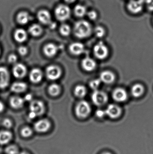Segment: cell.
Segmentation results:
<instances>
[{"instance_id":"26","label":"cell","mask_w":153,"mask_h":154,"mask_svg":"<svg viewBox=\"0 0 153 154\" xmlns=\"http://www.w3.org/2000/svg\"><path fill=\"white\" fill-rule=\"evenodd\" d=\"M28 32L33 37H37L40 36L43 32V29L39 24H33L29 28Z\"/></svg>"},{"instance_id":"22","label":"cell","mask_w":153,"mask_h":154,"mask_svg":"<svg viewBox=\"0 0 153 154\" xmlns=\"http://www.w3.org/2000/svg\"><path fill=\"white\" fill-rule=\"evenodd\" d=\"M13 38L17 42L23 43L28 38V33L24 29H18L14 31Z\"/></svg>"},{"instance_id":"33","label":"cell","mask_w":153,"mask_h":154,"mask_svg":"<svg viewBox=\"0 0 153 154\" xmlns=\"http://www.w3.org/2000/svg\"><path fill=\"white\" fill-rule=\"evenodd\" d=\"M5 152L6 154H19V150L16 146H8L5 148Z\"/></svg>"},{"instance_id":"7","label":"cell","mask_w":153,"mask_h":154,"mask_svg":"<svg viewBox=\"0 0 153 154\" xmlns=\"http://www.w3.org/2000/svg\"><path fill=\"white\" fill-rule=\"evenodd\" d=\"M46 75L48 79L52 81L56 80L62 76V70L58 66L50 65L46 69Z\"/></svg>"},{"instance_id":"27","label":"cell","mask_w":153,"mask_h":154,"mask_svg":"<svg viewBox=\"0 0 153 154\" xmlns=\"http://www.w3.org/2000/svg\"><path fill=\"white\" fill-rule=\"evenodd\" d=\"M87 89L85 86L82 85H77L75 88L74 93L77 97L82 98L86 96L87 94Z\"/></svg>"},{"instance_id":"47","label":"cell","mask_w":153,"mask_h":154,"mask_svg":"<svg viewBox=\"0 0 153 154\" xmlns=\"http://www.w3.org/2000/svg\"><path fill=\"white\" fill-rule=\"evenodd\" d=\"M1 47H0V54H1Z\"/></svg>"},{"instance_id":"39","label":"cell","mask_w":153,"mask_h":154,"mask_svg":"<svg viewBox=\"0 0 153 154\" xmlns=\"http://www.w3.org/2000/svg\"><path fill=\"white\" fill-rule=\"evenodd\" d=\"M2 125L6 128H10L13 125L12 122L9 119H5L2 122Z\"/></svg>"},{"instance_id":"24","label":"cell","mask_w":153,"mask_h":154,"mask_svg":"<svg viewBox=\"0 0 153 154\" xmlns=\"http://www.w3.org/2000/svg\"><path fill=\"white\" fill-rule=\"evenodd\" d=\"M12 134L10 131H0V145L7 144L12 139Z\"/></svg>"},{"instance_id":"17","label":"cell","mask_w":153,"mask_h":154,"mask_svg":"<svg viewBox=\"0 0 153 154\" xmlns=\"http://www.w3.org/2000/svg\"><path fill=\"white\" fill-rule=\"evenodd\" d=\"M43 74L41 69L39 68L33 69L30 72V81L32 83L37 84L42 81Z\"/></svg>"},{"instance_id":"32","label":"cell","mask_w":153,"mask_h":154,"mask_svg":"<svg viewBox=\"0 0 153 154\" xmlns=\"http://www.w3.org/2000/svg\"><path fill=\"white\" fill-rule=\"evenodd\" d=\"M33 134L32 129L29 127H25L22 129L21 131V134L22 137L28 138L30 137Z\"/></svg>"},{"instance_id":"28","label":"cell","mask_w":153,"mask_h":154,"mask_svg":"<svg viewBox=\"0 0 153 154\" xmlns=\"http://www.w3.org/2000/svg\"><path fill=\"white\" fill-rule=\"evenodd\" d=\"M48 93L52 97L58 96L61 92V87L57 83H52L49 85L48 89Z\"/></svg>"},{"instance_id":"1","label":"cell","mask_w":153,"mask_h":154,"mask_svg":"<svg viewBox=\"0 0 153 154\" xmlns=\"http://www.w3.org/2000/svg\"><path fill=\"white\" fill-rule=\"evenodd\" d=\"M93 29L90 23L81 20L75 23L74 27V33L75 37L80 39L88 38L91 34Z\"/></svg>"},{"instance_id":"31","label":"cell","mask_w":153,"mask_h":154,"mask_svg":"<svg viewBox=\"0 0 153 154\" xmlns=\"http://www.w3.org/2000/svg\"><path fill=\"white\" fill-rule=\"evenodd\" d=\"M94 32L97 38H101L104 37L106 33V30L102 26H98L94 29Z\"/></svg>"},{"instance_id":"34","label":"cell","mask_w":153,"mask_h":154,"mask_svg":"<svg viewBox=\"0 0 153 154\" xmlns=\"http://www.w3.org/2000/svg\"><path fill=\"white\" fill-rule=\"evenodd\" d=\"M102 82L99 79H94L91 81L89 83L90 88L93 90L98 89V88L100 86Z\"/></svg>"},{"instance_id":"38","label":"cell","mask_w":153,"mask_h":154,"mask_svg":"<svg viewBox=\"0 0 153 154\" xmlns=\"http://www.w3.org/2000/svg\"><path fill=\"white\" fill-rule=\"evenodd\" d=\"M145 6L149 11L153 12V0H145Z\"/></svg>"},{"instance_id":"19","label":"cell","mask_w":153,"mask_h":154,"mask_svg":"<svg viewBox=\"0 0 153 154\" xmlns=\"http://www.w3.org/2000/svg\"><path fill=\"white\" fill-rule=\"evenodd\" d=\"M99 79L102 82L106 84H111L114 82L116 79L115 74L109 70H105L101 72L100 75Z\"/></svg>"},{"instance_id":"18","label":"cell","mask_w":153,"mask_h":154,"mask_svg":"<svg viewBox=\"0 0 153 154\" xmlns=\"http://www.w3.org/2000/svg\"><path fill=\"white\" fill-rule=\"evenodd\" d=\"M38 20L41 23L46 25H49L51 22V15L47 10H42L38 12L37 15Z\"/></svg>"},{"instance_id":"15","label":"cell","mask_w":153,"mask_h":154,"mask_svg":"<svg viewBox=\"0 0 153 154\" xmlns=\"http://www.w3.org/2000/svg\"><path fill=\"white\" fill-rule=\"evenodd\" d=\"M69 50L72 55L80 56L84 53L85 48L83 43L80 42H75L70 44Z\"/></svg>"},{"instance_id":"11","label":"cell","mask_w":153,"mask_h":154,"mask_svg":"<svg viewBox=\"0 0 153 154\" xmlns=\"http://www.w3.org/2000/svg\"><path fill=\"white\" fill-rule=\"evenodd\" d=\"M27 67L22 63H16L13 68V74L17 79H21L24 78L27 75Z\"/></svg>"},{"instance_id":"10","label":"cell","mask_w":153,"mask_h":154,"mask_svg":"<svg viewBox=\"0 0 153 154\" xmlns=\"http://www.w3.org/2000/svg\"><path fill=\"white\" fill-rule=\"evenodd\" d=\"M10 75L9 70L5 67H0V88L5 89L9 86Z\"/></svg>"},{"instance_id":"46","label":"cell","mask_w":153,"mask_h":154,"mask_svg":"<svg viewBox=\"0 0 153 154\" xmlns=\"http://www.w3.org/2000/svg\"><path fill=\"white\" fill-rule=\"evenodd\" d=\"M19 154H29L28 153L26 152H21L20 153H19Z\"/></svg>"},{"instance_id":"21","label":"cell","mask_w":153,"mask_h":154,"mask_svg":"<svg viewBox=\"0 0 153 154\" xmlns=\"http://www.w3.org/2000/svg\"><path fill=\"white\" fill-rule=\"evenodd\" d=\"M28 89V85L23 82H15L10 87V90L15 93H22L26 91Z\"/></svg>"},{"instance_id":"30","label":"cell","mask_w":153,"mask_h":154,"mask_svg":"<svg viewBox=\"0 0 153 154\" xmlns=\"http://www.w3.org/2000/svg\"><path fill=\"white\" fill-rule=\"evenodd\" d=\"M60 34L64 37H67L71 32V29L70 26L67 24H63L60 26L59 29Z\"/></svg>"},{"instance_id":"44","label":"cell","mask_w":153,"mask_h":154,"mask_svg":"<svg viewBox=\"0 0 153 154\" xmlns=\"http://www.w3.org/2000/svg\"><path fill=\"white\" fill-rule=\"evenodd\" d=\"M64 1L68 3H72L74 2L76 0H64Z\"/></svg>"},{"instance_id":"5","label":"cell","mask_w":153,"mask_h":154,"mask_svg":"<svg viewBox=\"0 0 153 154\" xmlns=\"http://www.w3.org/2000/svg\"><path fill=\"white\" fill-rule=\"evenodd\" d=\"M91 99L94 105L101 106L107 103L108 97L105 92L98 89L94 90L92 94Z\"/></svg>"},{"instance_id":"41","label":"cell","mask_w":153,"mask_h":154,"mask_svg":"<svg viewBox=\"0 0 153 154\" xmlns=\"http://www.w3.org/2000/svg\"><path fill=\"white\" fill-rule=\"evenodd\" d=\"M32 95L31 94H28L25 95L24 97L23 98L25 101H28V102H31L32 100Z\"/></svg>"},{"instance_id":"37","label":"cell","mask_w":153,"mask_h":154,"mask_svg":"<svg viewBox=\"0 0 153 154\" xmlns=\"http://www.w3.org/2000/svg\"><path fill=\"white\" fill-rule=\"evenodd\" d=\"M18 60V57L14 54H11L8 56V61L11 64H15Z\"/></svg>"},{"instance_id":"8","label":"cell","mask_w":153,"mask_h":154,"mask_svg":"<svg viewBox=\"0 0 153 154\" xmlns=\"http://www.w3.org/2000/svg\"><path fill=\"white\" fill-rule=\"evenodd\" d=\"M30 111L36 114L37 117L42 116L45 112V104L42 101L34 100L31 101L29 106Z\"/></svg>"},{"instance_id":"9","label":"cell","mask_w":153,"mask_h":154,"mask_svg":"<svg viewBox=\"0 0 153 154\" xmlns=\"http://www.w3.org/2000/svg\"><path fill=\"white\" fill-rule=\"evenodd\" d=\"M106 116L112 119H116L118 118L122 113V109L121 108L114 104H110L109 105L105 110Z\"/></svg>"},{"instance_id":"13","label":"cell","mask_w":153,"mask_h":154,"mask_svg":"<svg viewBox=\"0 0 153 154\" xmlns=\"http://www.w3.org/2000/svg\"><path fill=\"white\" fill-rule=\"evenodd\" d=\"M112 96L115 101L123 102L127 99L128 93L123 88H116L113 91Z\"/></svg>"},{"instance_id":"12","label":"cell","mask_w":153,"mask_h":154,"mask_svg":"<svg viewBox=\"0 0 153 154\" xmlns=\"http://www.w3.org/2000/svg\"><path fill=\"white\" fill-rule=\"evenodd\" d=\"M34 129L40 133L47 132L51 127L50 122L47 119H41L37 121L34 124Z\"/></svg>"},{"instance_id":"2","label":"cell","mask_w":153,"mask_h":154,"mask_svg":"<svg viewBox=\"0 0 153 154\" xmlns=\"http://www.w3.org/2000/svg\"><path fill=\"white\" fill-rule=\"evenodd\" d=\"M91 112L90 105L85 100H81L78 102L75 108L76 116L80 119H85L88 117Z\"/></svg>"},{"instance_id":"25","label":"cell","mask_w":153,"mask_h":154,"mask_svg":"<svg viewBox=\"0 0 153 154\" xmlns=\"http://www.w3.org/2000/svg\"><path fill=\"white\" fill-rule=\"evenodd\" d=\"M145 91V88L140 83L135 84L131 88V93L135 97H139L143 95Z\"/></svg>"},{"instance_id":"23","label":"cell","mask_w":153,"mask_h":154,"mask_svg":"<svg viewBox=\"0 0 153 154\" xmlns=\"http://www.w3.org/2000/svg\"><path fill=\"white\" fill-rule=\"evenodd\" d=\"M31 18L30 15L28 12L21 11L17 14L16 20L18 23L22 25H25L28 23L30 21Z\"/></svg>"},{"instance_id":"16","label":"cell","mask_w":153,"mask_h":154,"mask_svg":"<svg viewBox=\"0 0 153 154\" xmlns=\"http://www.w3.org/2000/svg\"><path fill=\"white\" fill-rule=\"evenodd\" d=\"M81 66L84 70L87 72L93 71L97 66L96 61L91 58L86 57L82 60Z\"/></svg>"},{"instance_id":"29","label":"cell","mask_w":153,"mask_h":154,"mask_svg":"<svg viewBox=\"0 0 153 154\" xmlns=\"http://www.w3.org/2000/svg\"><path fill=\"white\" fill-rule=\"evenodd\" d=\"M87 10L84 5H77L74 8V13L77 17L82 18L87 14Z\"/></svg>"},{"instance_id":"35","label":"cell","mask_w":153,"mask_h":154,"mask_svg":"<svg viewBox=\"0 0 153 154\" xmlns=\"http://www.w3.org/2000/svg\"><path fill=\"white\" fill-rule=\"evenodd\" d=\"M86 15L90 20H95L98 18L99 14L98 12L95 10H91L87 12Z\"/></svg>"},{"instance_id":"42","label":"cell","mask_w":153,"mask_h":154,"mask_svg":"<svg viewBox=\"0 0 153 154\" xmlns=\"http://www.w3.org/2000/svg\"><path fill=\"white\" fill-rule=\"evenodd\" d=\"M4 109V105L2 101H0V113H2Z\"/></svg>"},{"instance_id":"45","label":"cell","mask_w":153,"mask_h":154,"mask_svg":"<svg viewBox=\"0 0 153 154\" xmlns=\"http://www.w3.org/2000/svg\"><path fill=\"white\" fill-rule=\"evenodd\" d=\"M101 154H112L110 152H104L102 153Z\"/></svg>"},{"instance_id":"6","label":"cell","mask_w":153,"mask_h":154,"mask_svg":"<svg viewBox=\"0 0 153 154\" xmlns=\"http://www.w3.org/2000/svg\"><path fill=\"white\" fill-rule=\"evenodd\" d=\"M93 53L95 57L99 59H105L108 56V48L103 42H99L94 46Z\"/></svg>"},{"instance_id":"43","label":"cell","mask_w":153,"mask_h":154,"mask_svg":"<svg viewBox=\"0 0 153 154\" xmlns=\"http://www.w3.org/2000/svg\"><path fill=\"white\" fill-rule=\"evenodd\" d=\"M49 27H50V29H55V28L56 27L57 24L53 22H51L49 24Z\"/></svg>"},{"instance_id":"36","label":"cell","mask_w":153,"mask_h":154,"mask_svg":"<svg viewBox=\"0 0 153 154\" xmlns=\"http://www.w3.org/2000/svg\"><path fill=\"white\" fill-rule=\"evenodd\" d=\"M28 48L25 46H20L18 49V52L19 55L22 57L26 56L28 54Z\"/></svg>"},{"instance_id":"3","label":"cell","mask_w":153,"mask_h":154,"mask_svg":"<svg viewBox=\"0 0 153 154\" xmlns=\"http://www.w3.org/2000/svg\"><path fill=\"white\" fill-rule=\"evenodd\" d=\"M126 7L128 11L131 14H139L145 7V0H129Z\"/></svg>"},{"instance_id":"14","label":"cell","mask_w":153,"mask_h":154,"mask_svg":"<svg viewBox=\"0 0 153 154\" xmlns=\"http://www.w3.org/2000/svg\"><path fill=\"white\" fill-rule=\"evenodd\" d=\"M59 47L53 43H49L45 45L43 48V52L48 57L52 58L57 54Z\"/></svg>"},{"instance_id":"20","label":"cell","mask_w":153,"mask_h":154,"mask_svg":"<svg viewBox=\"0 0 153 154\" xmlns=\"http://www.w3.org/2000/svg\"><path fill=\"white\" fill-rule=\"evenodd\" d=\"M10 106L14 109H19L24 106L25 100L19 96H14L11 97L10 99Z\"/></svg>"},{"instance_id":"40","label":"cell","mask_w":153,"mask_h":154,"mask_svg":"<svg viewBox=\"0 0 153 154\" xmlns=\"http://www.w3.org/2000/svg\"><path fill=\"white\" fill-rule=\"evenodd\" d=\"M95 115H96V116L99 118H103L105 116H106L105 110L102 109H97L95 112Z\"/></svg>"},{"instance_id":"4","label":"cell","mask_w":153,"mask_h":154,"mask_svg":"<svg viewBox=\"0 0 153 154\" xmlns=\"http://www.w3.org/2000/svg\"><path fill=\"white\" fill-rule=\"evenodd\" d=\"M71 9L65 5H60L55 10V15L57 20L65 21L68 20L71 16Z\"/></svg>"}]
</instances>
